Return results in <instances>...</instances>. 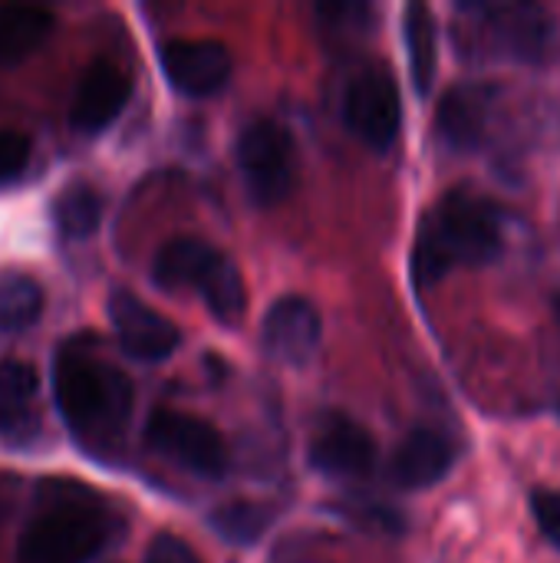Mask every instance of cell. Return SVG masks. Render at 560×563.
Returning <instances> with one entry per match:
<instances>
[{"mask_svg":"<svg viewBox=\"0 0 560 563\" xmlns=\"http://www.w3.org/2000/svg\"><path fill=\"white\" fill-rule=\"evenodd\" d=\"M505 251V211L475 191H449L419 224L413 247V280L436 287L459 267L495 264Z\"/></svg>","mask_w":560,"mask_h":563,"instance_id":"cell-1","label":"cell"},{"mask_svg":"<svg viewBox=\"0 0 560 563\" xmlns=\"http://www.w3.org/2000/svg\"><path fill=\"white\" fill-rule=\"evenodd\" d=\"M53 396L79 445H116L132 419L135 389L122 369L76 343L53 360Z\"/></svg>","mask_w":560,"mask_h":563,"instance_id":"cell-2","label":"cell"},{"mask_svg":"<svg viewBox=\"0 0 560 563\" xmlns=\"http://www.w3.org/2000/svg\"><path fill=\"white\" fill-rule=\"evenodd\" d=\"M50 498L40 501V511L26 521L17 541V563H89L109 541V515L99 501H83L86 492L73 488L63 495V485H46Z\"/></svg>","mask_w":560,"mask_h":563,"instance_id":"cell-3","label":"cell"},{"mask_svg":"<svg viewBox=\"0 0 560 563\" xmlns=\"http://www.w3.org/2000/svg\"><path fill=\"white\" fill-rule=\"evenodd\" d=\"M554 23L541 3H465L455 40L469 59L541 63L551 49Z\"/></svg>","mask_w":560,"mask_h":563,"instance_id":"cell-4","label":"cell"},{"mask_svg":"<svg viewBox=\"0 0 560 563\" xmlns=\"http://www.w3.org/2000/svg\"><path fill=\"white\" fill-rule=\"evenodd\" d=\"M152 280L162 290H185V287H198L208 313L218 323H238L244 307H248V294H244V280L241 271L231 264V257H224L218 247L198 241V238H175L168 241L152 264Z\"/></svg>","mask_w":560,"mask_h":563,"instance_id":"cell-5","label":"cell"},{"mask_svg":"<svg viewBox=\"0 0 560 563\" xmlns=\"http://www.w3.org/2000/svg\"><path fill=\"white\" fill-rule=\"evenodd\" d=\"M238 172L257 208H274L294 191L290 139L274 119H254L238 132L234 142Z\"/></svg>","mask_w":560,"mask_h":563,"instance_id":"cell-6","label":"cell"},{"mask_svg":"<svg viewBox=\"0 0 560 563\" xmlns=\"http://www.w3.org/2000/svg\"><path fill=\"white\" fill-rule=\"evenodd\" d=\"M343 122L373 152H386L396 145L403 125V102L399 86L383 63L363 66L350 79L343 96Z\"/></svg>","mask_w":560,"mask_h":563,"instance_id":"cell-7","label":"cell"},{"mask_svg":"<svg viewBox=\"0 0 560 563\" xmlns=\"http://www.w3.org/2000/svg\"><path fill=\"white\" fill-rule=\"evenodd\" d=\"M145 442L198 478H221L228 472V449L221 432L195 416L155 409L145 422Z\"/></svg>","mask_w":560,"mask_h":563,"instance_id":"cell-8","label":"cell"},{"mask_svg":"<svg viewBox=\"0 0 560 563\" xmlns=\"http://www.w3.org/2000/svg\"><path fill=\"white\" fill-rule=\"evenodd\" d=\"M502 106V89L492 82L452 86L436 112V132L452 152H475L492 139L495 115Z\"/></svg>","mask_w":560,"mask_h":563,"instance_id":"cell-9","label":"cell"},{"mask_svg":"<svg viewBox=\"0 0 560 563\" xmlns=\"http://www.w3.org/2000/svg\"><path fill=\"white\" fill-rule=\"evenodd\" d=\"M109 320L122 350L142 363H162L182 343L178 327L129 290H116L109 297Z\"/></svg>","mask_w":560,"mask_h":563,"instance_id":"cell-10","label":"cell"},{"mask_svg":"<svg viewBox=\"0 0 560 563\" xmlns=\"http://www.w3.org/2000/svg\"><path fill=\"white\" fill-rule=\"evenodd\" d=\"M307 459H310V468H317L327 478H356L373 468L376 442L360 422L333 412L317 422Z\"/></svg>","mask_w":560,"mask_h":563,"instance_id":"cell-11","label":"cell"},{"mask_svg":"<svg viewBox=\"0 0 560 563\" xmlns=\"http://www.w3.org/2000/svg\"><path fill=\"white\" fill-rule=\"evenodd\" d=\"M320 313L307 297H281L271 303L261 323V343L267 356L287 366H304L317 356L320 350Z\"/></svg>","mask_w":560,"mask_h":563,"instance_id":"cell-12","label":"cell"},{"mask_svg":"<svg viewBox=\"0 0 560 563\" xmlns=\"http://www.w3.org/2000/svg\"><path fill=\"white\" fill-rule=\"evenodd\" d=\"M132 96V82L129 76L109 63V59H96L83 69L73 106H69V125L79 135H99L106 132L122 109L129 106Z\"/></svg>","mask_w":560,"mask_h":563,"instance_id":"cell-13","label":"cell"},{"mask_svg":"<svg viewBox=\"0 0 560 563\" xmlns=\"http://www.w3.org/2000/svg\"><path fill=\"white\" fill-rule=\"evenodd\" d=\"M162 69L185 96H215L231 79V53L215 40H172L162 46Z\"/></svg>","mask_w":560,"mask_h":563,"instance_id":"cell-14","label":"cell"},{"mask_svg":"<svg viewBox=\"0 0 560 563\" xmlns=\"http://www.w3.org/2000/svg\"><path fill=\"white\" fill-rule=\"evenodd\" d=\"M455 465V445L439 429H413L393 455V482L409 492L439 485Z\"/></svg>","mask_w":560,"mask_h":563,"instance_id":"cell-15","label":"cell"},{"mask_svg":"<svg viewBox=\"0 0 560 563\" xmlns=\"http://www.w3.org/2000/svg\"><path fill=\"white\" fill-rule=\"evenodd\" d=\"M40 432V376L23 360L0 363V439L30 442Z\"/></svg>","mask_w":560,"mask_h":563,"instance_id":"cell-16","label":"cell"},{"mask_svg":"<svg viewBox=\"0 0 560 563\" xmlns=\"http://www.w3.org/2000/svg\"><path fill=\"white\" fill-rule=\"evenodd\" d=\"M56 30V16L43 7H3L0 10V66H20Z\"/></svg>","mask_w":560,"mask_h":563,"instance_id":"cell-17","label":"cell"},{"mask_svg":"<svg viewBox=\"0 0 560 563\" xmlns=\"http://www.w3.org/2000/svg\"><path fill=\"white\" fill-rule=\"evenodd\" d=\"M403 36H406V53H409V73L416 82V92L426 96L436 79L439 66V26L436 16L426 3H409L403 13Z\"/></svg>","mask_w":560,"mask_h":563,"instance_id":"cell-18","label":"cell"},{"mask_svg":"<svg viewBox=\"0 0 560 563\" xmlns=\"http://www.w3.org/2000/svg\"><path fill=\"white\" fill-rule=\"evenodd\" d=\"M102 211H106V201L102 195L86 185V181H69L56 201H53V218H56V228L63 231V238L69 241H86L99 231L102 224Z\"/></svg>","mask_w":560,"mask_h":563,"instance_id":"cell-19","label":"cell"},{"mask_svg":"<svg viewBox=\"0 0 560 563\" xmlns=\"http://www.w3.org/2000/svg\"><path fill=\"white\" fill-rule=\"evenodd\" d=\"M43 313V287L23 271H0V333H20Z\"/></svg>","mask_w":560,"mask_h":563,"instance_id":"cell-20","label":"cell"},{"mask_svg":"<svg viewBox=\"0 0 560 563\" xmlns=\"http://www.w3.org/2000/svg\"><path fill=\"white\" fill-rule=\"evenodd\" d=\"M271 521H274V515L264 505H257V501H228V505L215 508L211 518H208L211 531L224 544H234V548L257 544L267 534Z\"/></svg>","mask_w":560,"mask_h":563,"instance_id":"cell-21","label":"cell"},{"mask_svg":"<svg viewBox=\"0 0 560 563\" xmlns=\"http://www.w3.org/2000/svg\"><path fill=\"white\" fill-rule=\"evenodd\" d=\"M30 165V139L13 129H0V185L17 181Z\"/></svg>","mask_w":560,"mask_h":563,"instance_id":"cell-22","label":"cell"},{"mask_svg":"<svg viewBox=\"0 0 560 563\" xmlns=\"http://www.w3.org/2000/svg\"><path fill=\"white\" fill-rule=\"evenodd\" d=\"M531 511L535 521L541 528V534L548 538V544H554L560 551V492L558 488H538L531 495Z\"/></svg>","mask_w":560,"mask_h":563,"instance_id":"cell-23","label":"cell"},{"mask_svg":"<svg viewBox=\"0 0 560 563\" xmlns=\"http://www.w3.org/2000/svg\"><path fill=\"white\" fill-rule=\"evenodd\" d=\"M145 563H201L198 554L175 534H158L152 544H149V554Z\"/></svg>","mask_w":560,"mask_h":563,"instance_id":"cell-24","label":"cell"},{"mask_svg":"<svg viewBox=\"0 0 560 563\" xmlns=\"http://www.w3.org/2000/svg\"><path fill=\"white\" fill-rule=\"evenodd\" d=\"M558 317H560V297H558Z\"/></svg>","mask_w":560,"mask_h":563,"instance_id":"cell-25","label":"cell"}]
</instances>
